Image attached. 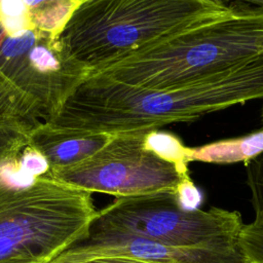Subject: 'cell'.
I'll return each mask as SVG.
<instances>
[{
	"label": "cell",
	"instance_id": "cell-1",
	"mask_svg": "<svg viewBox=\"0 0 263 263\" xmlns=\"http://www.w3.org/2000/svg\"><path fill=\"white\" fill-rule=\"evenodd\" d=\"M88 74L151 90L174 89L263 54V10L245 1Z\"/></svg>",
	"mask_w": 263,
	"mask_h": 263
},
{
	"label": "cell",
	"instance_id": "cell-2",
	"mask_svg": "<svg viewBox=\"0 0 263 263\" xmlns=\"http://www.w3.org/2000/svg\"><path fill=\"white\" fill-rule=\"evenodd\" d=\"M97 212L91 192L30 173L21 155L2 161L0 263H50L88 235Z\"/></svg>",
	"mask_w": 263,
	"mask_h": 263
},
{
	"label": "cell",
	"instance_id": "cell-3",
	"mask_svg": "<svg viewBox=\"0 0 263 263\" xmlns=\"http://www.w3.org/2000/svg\"><path fill=\"white\" fill-rule=\"evenodd\" d=\"M230 8L213 0H79L60 39L90 73Z\"/></svg>",
	"mask_w": 263,
	"mask_h": 263
},
{
	"label": "cell",
	"instance_id": "cell-4",
	"mask_svg": "<svg viewBox=\"0 0 263 263\" xmlns=\"http://www.w3.org/2000/svg\"><path fill=\"white\" fill-rule=\"evenodd\" d=\"M0 73L47 122L89 71L33 23L27 1H0Z\"/></svg>",
	"mask_w": 263,
	"mask_h": 263
},
{
	"label": "cell",
	"instance_id": "cell-5",
	"mask_svg": "<svg viewBox=\"0 0 263 263\" xmlns=\"http://www.w3.org/2000/svg\"><path fill=\"white\" fill-rule=\"evenodd\" d=\"M243 226L236 211L213 206L186 211L176 190L116 197L97 212L89 232H120L175 247L237 246Z\"/></svg>",
	"mask_w": 263,
	"mask_h": 263
},
{
	"label": "cell",
	"instance_id": "cell-6",
	"mask_svg": "<svg viewBox=\"0 0 263 263\" xmlns=\"http://www.w3.org/2000/svg\"><path fill=\"white\" fill-rule=\"evenodd\" d=\"M149 133L112 136L110 141L88 158L74 164L51 168L47 175L67 185L89 192L116 197L176 190L189 177L146 144Z\"/></svg>",
	"mask_w": 263,
	"mask_h": 263
},
{
	"label": "cell",
	"instance_id": "cell-7",
	"mask_svg": "<svg viewBox=\"0 0 263 263\" xmlns=\"http://www.w3.org/2000/svg\"><path fill=\"white\" fill-rule=\"evenodd\" d=\"M102 257L146 263H245L237 247H175L120 232H88L50 263H78Z\"/></svg>",
	"mask_w": 263,
	"mask_h": 263
},
{
	"label": "cell",
	"instance_id": "cell-8",
	"mask_svg": "<svg viewBox=\"0 0 263 263\" xmlns=\"http://www.w3.org/2000/svg\"><path fill=\"white\" fill-rule=\"evenodd\" d=\"M111 137L54 128L44 122L30 133L28 147L41 154L51 170L88 158L104 147Z\"/></svg>",
	"mask_w": 263,
	"mask_h": 263
},
{
	"label": "cell",
	"instance_id": "cell-9",
	"mask_svg": "<svg viewBox=\"0 0 263 263\" xmlns=\"http://www.w3.org/2000/svg\"><path fill=\"white\" fill-rule=\"evenodd\" d=\"M263 153V128L250 135L192 148L190 161L233 163L249 161Z\"/></svg>",
	"mask_w": 263,
	"mask_h": 263
},
{
	"label": "cell",
	"instance_id": "cell-10",
	"mask_svg": "<svg viewBox=\"0 0 263 263\" xmlns=\"http://www.w3.org/2000/svg\"><path fill=\"white\" fill-rule=\"evenodd\" d=\"M0 120L32 132L44 122L38 109L0 73Z\"/></svg>",
	"mask_w": 263,
	"mask_h": 263
},
{
	"label": "cell",
	"instance_id": "cell-11",
	"mask_svg": "<svg viewBox=\"0 0 263 263\" xmlns=\"http://www.w3.org/2000/svg\"><path fill=\"white\" fill-rule=\"evenodd\" d=\"M78 1L79 0L27 1V5L31 18L38 28L60 36Z\"/></svg>",
	"mask_w": 263,
	"mask_h": 263
},
{
	"label": "cell",
	"instance_id": "cell-12",
	"mask_svg": "<svg viewBox=\"0 0 263 263\" xmlns=\"http://www.w3.org/2000/svg\"><path fill=\"white\" fill-rule=\"evenodd\" d=\"M146 144L161 158L175 163L181 171L188 173L192 148L186 147L175 135L153 130L147 134Z\"/></svg>",
	"mask_w": 263,
	"mask_h": 263
},
{
	"label": "cell",
	"instance_id": "cell-13",
	"mask_svg": "<svg viewBox=\"0 0 263 263\" xmlns=\"http://www.w3.org/2000/svg\"><path fill=\"white\" fill-rule=\"evenodd\" d=\"M30 130L0 120V163L14 158L28 146Z\"/></svg>",
	"mask_w": 263,
	"mask_h": 263
},
{
	"label": "cell",
	"instance_id": "cell-14",
	"mask_svg": "<svg viewBox=\"0 0 263 263\" xmlns=\"http://www.w3.org/2000/svg\"><path fill=\"white\" fill-rule=\"evenodd\" d=\"M178 201L182 209L186 211L199 210L198 206L202 201V195L190 178L183 180L176 189Z\"/></svg>",
	"mask_w": 263,
	"mask_h": 263
},
{
	"label": "cell",
	"instance_id": "cell-15",
	"mask_svg": "<svg viewBox=\"0 0 263 263\" xmlns=\"http://www.w3.org/2000/svg\"><path fill=\"white\" fill-rule=\"evenodd\" d=\"M247 184L250 190L263 189V153L247 161Z\"/></svg>",
	"mask_w": 263,
	"mask_h": 263
},
{
	"label": "cell",
	"instance_id": "cell-16",
	"mask_svg": "<svg viewBox=\"0 0 263 263\" xmlns=\"http://www.w3.org/2000/svg\"><path fill=\"white\" fill-rule=\"evenodd\" d=\"M78 263H146L125 258H117V257H102V258H95L90 260H85Z\"/></svg>",
	"mask_w": 263,
	"mask_h": 263
},
{
	"label": "cell",
	"instance_id": "cell-17",
	"mask_svg": "<svg viewBox=\"0 0 263 263\" xmlns=\"http://www.w3.org/2000/svg\"><path fill=\"white\" fill-rule=\"evenodd\" d=\"M248 5L263 10V0H250V1H245Z\"/></svg>",
	"mask_w": 263,
	"mask_h": 263
},
{
	"label": "cell",
	"instance_id": "cell-18",
	"mask_svg": "<svg viewBox=\"0 0 263 263\" xmlns=\"http://www.w3.org/2000/svg\"><path fill=\"white\" fill-rule=\"evenodd\" d=\"M1 263H40V262H36V261H31V260H22V259H16V260H8V261H4Z\"/></svg>",
	"mask_w": 263,
	"mask_h": 263
},
{
	"label": "cell",
	"instance_id": "cell-19",
	"mask_svg": "<svg viewBox=\"0 0 263 263\" xmlns=\"http://www.w3.org/2000/svg\"><path fill=\"white\" fill-rule=\"evenodd\" d=\"M261 121L263 124V104H262V110H261Z\"/></svg>",
	"mask_w": 263,
	"mask_h": 263
}]
</instances>
